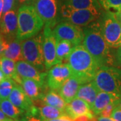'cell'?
Returning a JSON list of instances; mask_svg holds the SVG:
<instances>
[{
    "mask_svg": "<svg viewBox=\"0 0 121 121\" xmlns=\"http://www.w3.org/2000/svg\"><path fill=\"white\" fill-rule=\"evenodd\" d=\"M20 85L26 94L33 102L40 100L46 91L45 89L48 87L47 86H43L34 79L28 78H22V83Z\"/></svg>",
    "mask_w": 121,
    "mask_h": 121,
    "instance_id": "17",
    "label": "cell"
},
{
    "mask_svg": "<svg viewBox=\"0 0 121 121\" xmlns=\"http://www.w3.org/2000/svg\"><path fill=\"white\" fill-rule=\"evenodd\" d=\"M2 56L8 58L16 62L24 60L22 54V41L17 38L9 41L7 47L2 54Z\"/></svg>",
    "mask_w": 121,
    "mask_h": 121,
    "instance_id": "22",
    "label": "cell"
},
{
    "mask_svg": "<svg viewBox=\"0 0 121 121\" xmlns=\"http://www.w3.org/2000/svg\"><path fill=\"white\" fill-rule=\"evenodd\" d=\"M15 121H43L39 115H35L25 113L24 115Z\"/></svg>",
    "mask_w": 121,
    "mask_h": 121,
    "instance_id": "31",
    "label": "cell"
},
{
    "mask_svg": "<svg viewBox=\"0 0 121 121\" xmlns=\"http://www.w3.org/2000/svg\"><path fill=\"white\" fill-rule=\"evenodd\" d=\"M8 44V41L0 34V56H2V54L6 48Z\"/></svg>",
    "mask_w": 121,
    "mask_h": 121,
    "instance_id": "34",
    "label": "cell"
},
{
    "mask_svg": "<svg viewBox=\"0 0 121 121\" xmlns=\"http://www.w3.org/2000/svg\"><path fill=\"white\" fill-rule=\"evenodd\" d=\"M3 1H4L3 15L7 13L9 11L13 9H18L19 8L16 0H3Z\"/></svg>",
    "mask_w": 121,
    "mask_h": 121,
    "instance_id": "29",
    "label": "cell"
},
{
    "mask_svg": "<svg viewBox=\"0 0 121 121\" xmlns=\"http://www.w3.org/2000/svg\"><path fill=\"white\" fill-rule=\"evenodd\" d=\"M99 20L102 33L108 46L112 48L121 47V24L115 12L105 10Z\"/></svg>",
    "mask_w": 121,
    "mask_h": 121,
    "instance_id": "6",
    "label": "cell"
},
{
    "mask_svg": "<svg viewBox=\"0 0 121 121\" xmlns=\"http://www.w3.org/2000/svg\"><path fill=\"white\" fill-rule=\"evenodd\" d=\"M84 39L83 45L94 57L100 67H117L116 55L106 43L102 33L99 19L83 27Z\"/></svg>",
    "mask_w": 121,
    "mask_h": 121,
    "instance_id": "1",
    "label": "cell"
},
{
    "mask_svg": "<svg viewBox=\"0 0 121 121\" xmlns=\"http://www.w3.org/2000/svg\"><path fill=\"white\" fill-rule=\"evenodd\" d=\"M16 71L21 78L34 79L43 86H47V73L41 72L35 66L24 60L16 62Z\"/></svg>",
    "mask_w": 121,
    "mask_h": 121,
    "instance_id": "14",
    "label": "cell"
},
{
    "mask_svg": "<svg viewBox=\"0 0 121 121\" xmlns=\"http://www.w3.org/2000/svg\"><path fill=\"white\" fill-rule=\"evenodd\" d=\"M65 112L67 116L71 119H75L82 115H94L91 108L86 101L75 98L67 104ZM95 115V114H94Z\"/></svg>",
    "mask_w": 121,
    "mask_h": 121,
    "instance_id": "16",
    "label": "cell"
},
{
    "mask_svg": "<svg viewBox=\"0 0 121 121\" xmlns=\"http://www.w3.org/2000/svg\"><path fill=\"white\" fill-rule=\"evenodd\" d=\"M52 32L56 40H68L74 46L82 44L84 39L83 27L66 21L58 23L52 29Z\"/></svg>",
    "mask_w": 121,
    "mask_h": 121,
    "instance_id": "8",
    "label": "cell"
},
{
    "mask_svg": "<svg viewBox=\"0 0 121 121\" xmlns=\"http://www.w3.org/2000/svg\"><path fill=\"white\" fill-rule=\"evenodd\" d=\"M17 10L13 9L4 13L0 21V32L8 42L17 37Z\"/></svg>",
    "mask_w": 121,
    "mask_h": 121,
    "instance_id": "13",
    "label": "cell"
},
{
    "mask_svg": "<svg viewBox=\"0 0 121 121\" xmlns=\"http://www.w3.org/2000/svg\"><path fill=\"white\" fill-rule=\"evenodd\" d=\"M110 117L114 121H121V108L117 106L113 110Z\"/></svg>",
    "mask_w": 121,
    "mask_h": 121,
    "instance_id": "33",
    "label": "cell"
},
{
    "mask_svg": "<svg viewBox=\"0 0 121 121\" xmlns=\"http://www.w3.org/2000/svg\"><path fill=\"white\" fill-rule=\"evenodd\" d=\"M17 38L20 40L32 38L42 30L44 23L32 5H23L17 10Z\"/></svg>",
    "mask_w": 121,
    "mask_h": 121,
    "instance_id": "3",
    "label": "cell"
},
{
    "mask_svg": "<svg viewBox=\"0 0 121 121\" xmlns=\"http://www.w3.org/2000/svg\"><path fill=\"white\" fill-rule=\"evenodd\" d=\"M116 13V16H117V19L118 20V21L119 22L121 23V9L120 10H118V11H117V12H115Z\"/></svg>",
    "mask_w": 121,
    "mask_h": 121,
    "instance_id": "41",
    "label": "cell"
},
{
    "mask_svg": "<svg viewBox=\"0 0 121 121\" xmlns=\"http://www.w3.org/2000/svg\"><path fill=\"white\" fill-rule=\"evenodd\" d=\"M43 35L39 34L32 38L22 41V54L24 60L40 71L46 69L43 49Z\"/></svg>",
    "mask_w": 121,
    "mask_h": 121,
    "instance_id": "7",
    "label": "cell"
},
{
    "mask_svg": "<svg viewBox=\"0 0 121 121\" xmlns=\"http://www.w3.org/2000/svg\"><path fill=\"white\" fill-rule=\"evenodd\" d=\"M74 47L73 44L68 40H56V56L59 63H67Z\"/></svg>",
    "mask_w": 121,
    "mask_h": 121,
    "instance_id": "24",
    "label": "cell"
},
{
    "mask_svg": "<svg viewBox=\"0 0 121 121\" xmlns=\"http://www.w3.org/2000/svg\"><path fill=\"white\" fill-rule=\"evenodd\" d=\"M73 121H97V117L95 115H82L78 117L73 120Z\"/></svg>",
    "mask_w": 121,
    "mask_h": 121,
    "instance_id": "32",
    "label": "cell"
},
{
    "mask_svg": "<svg viewBox=\"0 0 121 121\" xmlns=\"http://www.w3.org/2000/svg\"><path fill=\"white\" fill-rule=\"evenodd\" d=\"M5 78H6V77L5 76L4 73H3V71H1V69H0V83L4 81Z\"/></svg>",
    "mask_w": 121,
    "mask_h": 121,
    "instance_id": "42",
    "label": "cell"
},
{
    "mask_svg": "<svg viewBox=\"0 0 121 121\" xmlns=\"http://www.w3.org/2000/svg\"><path fill=\"white\" fill-rule=\"evenodd\" d=\"M121 98V95L114 93L99 91L91 106V110L95 116H98L107 105L118 101Z\"/></svg>",
    "mask_w": 121,
    "mask_h": 121,
    "instance_id": "18",
    "label": "cell"
},
{
    "mask_svg": "<svg viewBox=\"0 0 121 121\" xmlns=\"http://www.w3.org/2000/svg\"><path fill=\"white\" fill-rule=\"evenodd\" d=\"M83 83L79 78L72 75L56 91L68 104L76 98L79 87Z\"/></svg>",
    "mask_w": 121,
    "mask_h": 121,
    "instance_id": "15",
    "label": "cell"
},
{
    "mask_svg": "<svg viewBox=\"0 0 121 121\" xmlns=\"http://www.w3.org/2000/svg\"><path fill=\"white\" fill-rule=\"evenodd\" d=\"M116 61H117V67H121V47L118 48L116 53Z\"/></svg>",
    "mask_w": 121,
    "mask_h": 121,
    "instance_id": "35",
    "label": "cell"
},
{
    "mask_svg": "<svg viewBox=\"0 0 121 121\" xmlns=\"http://www.w3.org/2000/svg\"><path fill=\"white\" fill-rule=\"evenodd\" d=\"M16 83L13 79L6 78L0 83V99H8Z\"/></svg>",
    "mask_w": 121,
    "mask_h": 121,
    "instance_id": "27",
    "label": "cell"
},
{
    "mask_svg": "<svg viewBox=\"0 0 121 121\" xmlns=\"http://www.w3.org/2000/svg\"><path fill=\"white\" fill-rule=\"evenodd\" d=\"M1 99H0V105H1Z\"/></svg>",
    "mask_w": 121,
    "mask_h": 121,
    "instance_id": "44",
    "label": "cell"
},
{
    "mask_svg": "<svg viewBox=\"0 0 121 121\" xmlns=\"http://www.w3.org/2000/svg\"><path fill=\"white\" fill-rule=\"evenodd\" d=\"M1 56H0V59H1Z\"/></svg>",
    "mask_w": 121,
    "mask_h": 121,
    "instance_id": "45",
    "label": "cell"
},
{
    "mask_svg": "<svg viewBox=\"0 0 121 121\" xmlns=\"http://www.w3.org/2000/svg\"><path fill=\"white\" fill-rule=\"evenodd\" d=\"M100 91L121 95V69L114 66H102L93 79Z\"/></svg>",
    "mask_w": 121,
    "mask_h": 121,
    "instance_id": "4",
    "label": "cell"
},
{
    "mask_svg": "<svg viewBox=\"0 0 121 121\" xmlns=\"http://www.w3.org/2000/svg\"><path fill=\"white\" fill-rule=\"evenodd\" d=\"M0 69L6 78H12L19 84H21L22 78L17 73L16 61L1 56L0 59Z\"/></svg>",
    "mask_w": 121,
    "mask_h": 121,
    "instance_id": "23",
    "label": "cell"
},
{
    "mask_svg": "<svg viewBox=\"0 0 121 121\" xmlns=\"http://www.w3.org/2000/svg\"><path fill=\"white\" fill-rule=\"evenodd\" d=\"M62 4L74 9H103L98 0H63Z\"/></svg>",
    "mask_w": 121,
    "mask_h": 121,
    "instance_id": "26",
    "label": "cell"
},
{
    "mask_svg": "<svg viewBox=\"0 0 121 121\" xmlns=\"http://www.w3.org/2000/svg\"><path fill=\"white\" fill-rule=\"evenodd\" d=\"M118 102H114L111 104L107 105L105 108L103 109V110L100 112L98 116H101V117H110L111 114L113 110L115 108V107L118 104Z\"/></svg>",
    "mask_w": 121,
    "mask_h": 121,
    "instance_id": "30",
    "label": "cell"
},
{
    "mask_svg": "<svg viewBox=\"0 0 121 121\" xmlns=\"http://www.w3.org/2000/svg\"><path fill=\"white\" fill-rule=\"evenodd\" d=\"M0 34H1V32H0Z\"/></svg>",
    "mask_w": 121,
    "mask_h": 121,
    "instance_id": "46",
    "label": "cell"
},
{
    "mask_svg": "<svg viewBox=\"0 0 121 121\" xmlns=\"http://www.w3.org/2000/svg\"><path fill=\"white\" fill-rule=\"evenodd\" d=\"M34 102L35 105L37 106L39 116L43 121L68 117L65 110H62L52 106L44 104L41 100H38Z\"/></svg>",
    "mask_w": 121,
    "mask_h": 121,
    "instance_id": "19",
    "label": "cell"
},
{
    "mask_svg": "<svg viewBox=\"0 0 121 121\" xmlns=\"http://www.w3.org/2000/svg\"><path fill=\"white\" fill-rule=\"evenodd\" d=\"M73 121V119H71V118L69 117H61V118H56V119H52V120H47V121Z\"/></svg>",
    "mask_w": 121,
    "mask_h": 121,
    "instance_id": "38",
    "label": "cell"
},
{
    "mask_svg": "<svg viewBox=\"0 0 121 121\" xmlns=\"http://www.w3.org/2000/svg\"><path fill=\"white\" fill-rule=\"evenodd\" d=\"M8 99L15 106L25 111V113L39 116L37 106L35 105V102L26 94L22 86L18 83H16Z\"/></svg>",
    "mask_w": 121,
    "mask_h": 121,
    "instance_id": "12",
    "label": "cell"
},
{
    "mask_svg": "<svg viewBox=\"0 0 121 121\" xmlns=\"http://www.w3.org/2000/svg\"><path fill=\"white\" fill-rule=\"evenodd\" d=\"M43 35V49L45 67L46 69L48 70L59 63L56 56V39L53 35L52 29L48 27H44Z\"/></svg>",
    "mask_w": 121,
    "mask_h": 121,
    "instance_id": "11",
    "label": "cell"
},
{
    "mask_svg": "<svg viewBox=\"0 0 121 121\" xmlns=\"http://www.w3.org/2000/svg\"><path fill=\"white\" fill-rule=\"evenodd\" d=\"M100 91L93 82V81L82 84L79 87L76 98L86 101L90 106H92L95 98Z\"/></svg>",
    "mask_w": 121,
    "mask_h": 121,
    "instance_id": "20",
    "label": "cell"
},
{
    "mask_svg": "<svg viewBox=\"0 0 121 121\" xmlns=\"http://www.w3.org/2000/svg\"><path fill=\"white\" fill-rule=\"evenodd\" d=\"M35 0H16L19 7L23 5H33Z\"/></svg>",
    "mask_w": 121,
    "mask_h": 121,
    "instance_id": "36",
    "label": "cell"
},
{
    "mask_svg": "<svg viewBox=\"0 0 121 121\" xmlns=\"http://www.w3.org/2000/svg\"><path fill=\"white\" fill-rule=\"evenodd\" d=\"M102 8L106 11L115 10L116 12L121 9V0H98Z\"/></svg>",
    "mask_w": 121,
    "mask_h": 121,
    "instance_id": "28",
    "label": "cell"
},
{
    "mask_svg": "<svg viewBox=\"0 0 121 121\" xmlns=\"http://www.w3.org/2000/svg\"><path fill=\"white\" fill-rule=\"evenodd\" d=\"M40 100H41L44 104L52 106L53 107L65 111L67 105V103L57 92V91L50 89L49 90L44 91Z\"/></svg>",
    "mask_w": 121,
    "mask_h": 121,
    "instance_id": "21",
    "label": "cell"
},
{
    "mask_svg": "<svg viewBox=\"0 0 121 121\" xmlns=\"http://www.w3.org/2000/svg\"><path fill=\"white\" fill-rule=\"evenodd\" d=\"M3 7H4V1L0 0V21L3 16Z\"/></svg>",
    "mask_w": 121,
    "mask_h": 121,
    "instance_id": "40",
    "label": "cell"
},
{
    "mask_svg": "<svg viewBox=\"0 0 121 121\" xmlns=\"http://www.w3.org/2000/svg\"><path fill=\"white\" fill-rule=\"evenodd\" d=\"M74 76L84 83L93 81L100 66L83 44L75 46L67 60Z\"/></svg>",
    "mask_w": 121,
    "mask_h": 121,
    "instance_id": "2",
    "label": "cell"
},
{
    "mask_svg": "<svg viewBox=\"0 0 121 121\" xmlns=\"http://www.w3.org/2000/svg\"><path fill=\"white\" fill-rule=\"evenodd\" d=\"M73 75L72 70L67 63H60L48 70L47 85L48 89L57 90L62 85Z\"/></svg>",
    "mask_w": 121,
    "mask_h": 121,
    "instance_id": "10",
    "label": "cell"
},
{
    "mask_svg": "<svg viewBox=\"0 0 121 121\" xmlns=\"http://www.w3.org/2000/svg\"><path fill=\"white\" fill-rule=\"evenodd\" d=\"M97 121H114L111 117H105L98 116L97 117Z\"/></svg>",
    "mask_w": 121,
    "mask_h": 121,
    "instance_id": "39",
    "label": "cell"
},
{
    "mask_svg": "<svg viewBox=\"0 0 121 121\" xmlns=\"http://www.w3.org/2000/svg\"><path fill=\"white\" fill-rule=\"evenodd\" d=\"M32 5L44 23V27L54 28L59 22V1L35 0Z\"/></svg>",
    "mask_w": 121,
    "mask_h": 121,
    "instance_id": "9",
    "label": "cell"
},
{
    "mask_svg": "<svg viewBox=\"0 0 121 121\" xmlns=\"http://www.w3.org/2000/svg\"><path fill=\"white\" fill-rule=\"evenodd\" d=\"M0 121H15V120L8 117L1 110H0Z\"/></svg>",
    "mask_w": 121,
    "mask_h": 121,
    "instance_id": "37",
    "label": "cell"
},
{
    "mask_svg": "<svg viewBox=\"0 0 121 121\" xmlns=\"http://www.w3.org/2000/svg\"><path fill=\"white\" fill-rule=\"evenodd\" d=\"M0 110H1L8 117L13 120L19 119L23 117L26 112L23 110L15 106L9 99H1Z\"/></svg>",
    "mask_w": 121,
    "mask_h": 121,
    "instance_id": "25",
    "label": "cell"
},
{
    "mask_svg": "<svg viewBox=\"0 0 121 121\" xmlns=\"http://www.w3.org/2000/svg\"><path fill=\"white\" fill-rule=\"evenodd\" d=\"M103 12V9H74L61 4L59 17L61 21L83 27L99 19Z\"/></svg>",
    "mask_w": 121,
    "mask_h": 121,
    "instance_id": "5",
    "label": "cell"
},
{
    "mask_svg": "<svg viewBox=\"0 0 121 121\" xmlns=\"http://www.w3.org/2000/svg\"><path fill=\"white\" fill-rule=\"evenodd\" d=\"M117 106H118V107H120L121 108V98H120V99L118 100V104H117Z\"/></svg>",
    "mask_w": 121,
    "mask_h": 121,
    "instance_id": "43",
    "label": "cell"
}]
</instances>
